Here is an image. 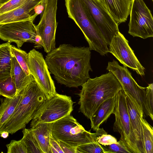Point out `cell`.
<instances>
[{
  "label": "cell",
  "instance_id": "obj_1",
  "mask_svg": "<svg viewBox=\"0 0 153 153\" xmlns=\"http://www.w3.org/2000/svg\"><path fill=\"white\" fill-rule=\"evenodd\" d=\"M89 47L61 44L48 53L45 61L49 70L58 83L69 88H78L90 78L92 71Z\"/></svg>",
  "mask_w": 153,
  "mask_h": 153
},
{
  "label": "cell",
  "instance_id": "obj_2",
  "mask_svg": "<svg viewBox=\"0 0 153 153\" xmlns=\"http://www.w3.org/2000/svg\"><path fill=\"white\" fill-rule=\"evenodd\" d=\"M82 86L78 94L79 111L90 120L101 104L115 96L123 89L118 79L110 71L99 77L89 78Z\"/></svg>",
  "mask_w": 153,
  "mask_h": 153
},
{
  "label": "cell",
  "instance_id": "obj_3",
  "mask_svg": "<svg viewBox=\"0 0 153 153\" xmlns=\"http://www.w3.org/2000/svg\"><path fill=\"white\" fill-rule=\"evenodd\" d=\"M47 99L33 77L22 90V96L8 121L1 130L12 134L25 127Z\"/></svg>",
  "mask_w": 153,
  "mask_h": 153
},
{
  "label": "cell",
  "instance_id": "obj_4",
  "mask_svg": "<svg viewBox=\"0 0 153 153\" xmlns=\"http://www.w3.org/2000/svg\"><path fill=\"white\" fill-rule=\"evenodd\" d=\"M68 17L83 33L90 50L102 56L108 53V45L82 0H65Z\"/></svg>",
  "mask_w": 153,
  "mask_h": 153
},
{
  "label": "cell",
  "instance_id": "obj_5",
  "mask_svg": "<svg viewBox=\"0 0 153 153\" xmlns=\"http://www.w3.org/2000/svg\"><path fill=\"white\" fill-rule=\"evenodd\" d=\"M107 133L103 128H99L95 133L86 131L71 114L53 123L51 131L56 141L61 140L75 148L97 141L98 137Z\"/></svg>",
  "mask_w": 153,
  "mask_h": 153
},
{
  "label": "cell",
  "instance_id": "obj_6",
  "mask_svg": "<svg viewBox=\"0 0 153 153\" xmlns=\"http://www.w3.org/2000/svg\"><path fill=\"white\" fill-rule=\"evenodd\" d=\"M74 102L71 97L57 93L45 101L35 113L31 128L39 123H54L68 115L73 110Z\"/></svg>",
  "mask_w": 153,
  "mask_h": 153
},
{
  "label": "cell",
  "instance_id": "obj_7",
  "mask_svg": "<svg viewBox=\"0 0 153 153\" xmlns=\"http://www.w3.org/2000/svg\"><path fill=\"white\" fill-rule=\"evenodd\" d=\"M116 97L115 105L113 113L115 120L113 130L120 134L121 137L119 140L131 153H140L131 128L126 94L123 90L119 91Z\"/></svg>",
  "mask_w": 153,
  "mask_h": 153
},
{
  "label": "cell",
  "instance_id": "obj_8",
  "mask_svg": "<svg viewBox=\"0 0 153 153\" xmlns=\"http://www.w3.org/2000/svg\"><path fill=\"white\" fill-rule=\"evenodd\" d=\"M38 15L35 13L28 19L0 25V39L10 43H16L18 48L26 42L34 44L37 35L36 25L33 21Z\"/></svg>",
  "mask_w": 153,
  "mask_h": 153
},
{
  "label": "cell",
  "instance_id": "obj_9",
  "mask_svg": "<svg viewBox=\"0 0 153 153\" xmlns=\"http://www.w3.org/2000/svg\"><path fill=\"white\" fill-rule=\"evenodd\" d=\"M128 33L143 39L153 37V18L143 0H132Z\"/></svg>",
  "mask_w": 153,
  "mask_h": 153
},
{
  "label": "cell",
  "instance_id": "obj_10",
  "mask_svg": "<svg viewBox=\"0 0 153 153\" xmlns=\"http://www.w3.org/2000/svg\"><path fill=\"white\" fill-rule=\"evenodd\" d=\"M106 69L114 75L121 85L125 92L131 97L143 111V117L148 116L145 99L146 87L139 86L127 68L120 66L115 60L108 62Z\"/></svg>",
  "mask_w": 153,
  "mask_h": 153
},
{
  "label": "cell",
  "instance_id": "obj_11",
  "mask_svg": "<svg viewBox=\"0 0 153 153\" xmlns=\"http://www.w3.org/2000/svg\"><path fill=\"white\" fill-rule=\"evenodd\" d=\"M58 0H48L36 25L37 35L41 39L42 47L48 53L56 48L55 35L58 22L56 13Z\"/></svg>",
  "mask_w": 153,
  "mask_h": 153
},
{
  "label": "cell",
  "instance_id": "obj_12",
  "mask_svg": "<svg viewBox=\"0 0 153 153\" xmlns=\"http://www.w3.org/2000/svg\"><path fill=\"white\" fill-rule=\"evenodd\" d=\"M27 66L33 76L44 92L47 100L57 93L54 82L42 53L34 49L28 53Z\"/></svg>",
  "mask_w": 153,
  "mask_h": 153
},
{
  "label": "cell",
  "instance_id": "obj_13",
  "mask_svg": "<svg viewBox=\"0 0 153 153\" xmlns=\"http://www.w3.org/2000/svg\"><path fill=\"white\" fill-rule=\"evenodd\" d=\"M109 45L119 31L118 25L100 0H82Z\"/></svg>",
  "mask_w": 153,
  "mask_h": 153
},
{
  "label": "cell",
  "instance_id": "obj_14",
  "mask_svg": "<svg viewBox=\"0 0 153 153\" xmlns=\"http://www.w3.org/2000/svg\"><path fill=\"white\" fill-rule=\"evenodd\" d=\"M108 52L111 53L126 67H128L141 76L145 75L144 68L140 63L128 41L118 31L114 36L109 45Z\"/></svg>",
  "mask_w": 153,
  "mask_h": 153
},
{
  "label": "cell",
  "instance_id": "obj_15",
  "mask_svg": "<svg viewBox=\"0 0 153 153\" xmlns=\"http://www.w3.org/2000/svg\"><path fill=\"white\" fill-rule=\"evenodd\" d=\"M125 94L131 126L137 147L140 153H145L141 122L143 111L131 97Z\"/></svg>",
  "mask_w": 153,
  "mask_h": 153
},
{
  "label": "cell",
  "instance_id": "obj_16",
  "mask_svg": "<svg viewBox=\"0 0 153 153\" xmlns=\"http://www.w3.org/2000/svg\"><path fill=\"white\" fill-rule=\"evenodd\" d=\"M41 0H27L22 5L10 11L0 14V25L31 18L32 11L39 4Z\"/></svg>",
  "mask_w": 153,
  "mask_h": 153
},
{
  "label": "cell",
  "instance_id": "obj_17",
  "mask_svg": "<svg viewBox=\"0 0 153 153\" xmlns=\"http://www.w3.org/2000/svg\"><path fill=\"white\" fill-rule=\"evenodd\" d=\"M118 25L125 22L129 15L132 0H100Z\"/></svg>",
  "mask_w": 153,
  "mask_h": 153
},
{
  "label": "cell",
  "instance_id": "obj_18",
  "mask_svg": "<svg viewBox=\"0 0 153 153\" xmlns=\"http://www.w3.org/2000/svg\"><path fill=\"white\" fill-rule=\"evenodd\" d=\"M116 101L115 96L106 100L99 106L90 119L91 128L94 131L98 129L100 125L113 114Z\"/></svg>",
  "mask_w": 153,
  "mask_h": 153
},
{
  "label": "cell",
  "instance_id": "obj_19",
  "mask_svg": "<svg viewBox=\"0 0 153 153\" xmlns=\"http://www.w3.org/2000/svg\"><path fill=\"white\" fill-rule=\"evenodd\" d=\"M53 123H39L31 128L43 153H51L50 135Z\"/></svg>",
  "mask_w": 153,
  "mask_h": 153
},
{
  "label": "cell",
  "instance_id": "obj_20",
  "mask_svg": "<svg viewBox=\"0 0 153 153\" xmlns=\"http://www.w3.org/2000/svg\"><path fill=\"white\" fill-rule=\"evenodd\" d=\"M22 90L13 98L5 97L0 105V134L1 130L13 114L21 100Z\"/></svg>",
  "mask_w": 153,
  "mask_h": 153
},
{
  "label": "cell",
  "instance_id": "obj_21",
  "mask_svg": "<svg viewBox=\"0 0 153 153\" xmlns=\"http://www.w3.org/2000/svg\"><path fill=\"white\" fill-rule=\"evenodd\" d=\"M10 43L0 44V81L4 80L11 74L12 64Z\"/></svg>",
  "mask_w": 153,
  "mask_h": 153
},
{
  "label": "cell",
  "instance_id": "obj_22",
  "mask_svg": "<svg viewBox=\"0 0 153 153\" xmlns=\"http://www.w3.org/2000/svg\"><path fill=\"white\" fill-rule=\"evenodd\" d=\"M11 54L12 64L10 75L15 82L17 94L28 84L33 76L31 74L27 75L25 73L15 56L12 53Z\"/></svg>",
  "mask_w": 153,
  "mask_h": 153
},
{
  "label": "cell",
  "instance_id": "obj_23",
  "mask_svg": "<svg viewBox=\"0 0 153 153\" xmlns=\"http://www.w3.org/2000/svg\"><path fill=\"white\" fill-rule=\"evenodd\" d=\"M23 134L21 139L24 142L27 153H43L32 130L25 128L23 129Z\"/></svg>",
  "mask_w": 153,
  "mask_h": 153
},
{
  "label": "cell",
  "instance_id": "obj_24",
  "mask_svg": "<svg viewBox=\"0 0 153 153\" xmlns=\"http://www.w3.org/2000/svg\"><path fill=\"white\" fill-rule=\"evenodd\" d=\"M141 122L145 153H153V127L143 117Z\"/></svg>",
  "mask_w": 153,
  "mask_h": 153
},
{
  "label": "cell",
  "instance_id": "obj_25",
  "mask_svg": "<svg viewBox=\"0 0 153 153\" xmlns=\"http://www.w3.org/2000/svg\"><path fill=\"white\" fill-rule=\"evenodd\" d=\"M16 86L13 79L10 76L6 79L0 81V94L8 98H13L17 94Z\"/></svg>",
  "mask_w": 153,
  "mask_h": 153
},
{
  "label": "cell",
  "instance_id": "obj_26",
  "mask_svg": "<svg viewBox=\"0 0 153 153\" xmlns=\"http://www.w3.org/2000/svg\"><path fill=\"white\" fill-rule=\"evenodd\" d=\"M10 49L11 53L15 56L22 69L27 75H30V74L27 64L28 53L12 45H11Z\"/></svg>",
  "mask_w": 153,
  "mask_h": 153
},
{
  "label": "cell",
  "instance_id": "obj_27",
  "mask_svg": "<svg viewBox=\"0 0 153 153\" xmlns=\"http://www.w3.org/2000/svg\"><path fill=\"white\" fill-rule=\"evenodd\" d=\"M76 150L77 153H106L102 145L97 141L79 146Z\"/></svg>",
  "mask_w": 153,
  "mask_h": 153
},
{
  "label": "cell",
  "instance_id": "obj_28",
  "mask_svg": "<svg viewBox=\"0 0 153 153\" xmlns=\"http://www.w3.org/2000/svg\"><path fill=\"white\" fill-rule=\"evenodd\" d=\"M145 102L148 114L151 120H153V84H149L146 87Z\"/></svg>",
  "mask_w": 153,
  "mask_h": 153
},
{
  "label": "cell",
  "instance_id": "obj_29",
  "mask_svg": "<svg viewBox=\"0 0 153 153\" xmlns=\"http://www.w3.org/2000/svg\"><path fill=\"white\" fill-rule=\"evenodd\" d=\"M6 146L8 153H27L25 146L21 139L11 140Z\"/></svg>",
  "mask_w": 153,
  "mask_h": 153
},
{
  "label": "cell",
  "instance_id": "obj_30",
  "mask_svg": "<svg viewBox=\"0 0 153 153\" xmlns=\"http://www.w3.org/2000/svg\"><path fill=\"white\" fill-rule=\"evenodd\" d=\"M102 146L106 153H131L120 140L116 143Z\"/></svg>",
  "mask_w": 153,
  "mask_h": 153
},
{
  "label": "cell",
  "instance_id": "obj_31",
  "mask_svg": "<svg viewBox=\"0 0 153 153\" xmlns=\"http://www.w3.org/2000/svg\"><path fill=\"white\" fill-rule=\"evenodd\" d=\"M27 0H10L0 4V14L14 10L23 4Z\"/></svg>",
  "mask_w": 153,
  "mask_h": 153
},
{
  "label": "cell",
  "instance_id": "obj_32",
  "mask_svg": "<svg viewBox=\"0 0 153 153\" xmlns=\"http://www.w3.org/2000/svg\"><path fill=\"white\" fill-rule=\"evenodd\" d=\"M97 142L102 146H106L116 143L117 141V139L113 136L107 133L102 134L97 139Z\"/></svg>",
  "mask_w": 153,
  "mask_h": 153
},
{
  "label": "cell",
  "instance_id": "obj_33",
  "mask_svg": "<svg viewBox=\"0 0 153 153\" xmlns=\"http://www.w3.org/2000/svg\"><path fill=\"white\" fill-rule=\"evenodd\" d=\"M50 148L51 153H64L58 142L53 137L51 133L50 135Z\"/></svg>",
  "mask_w": 153,
  "mask_h": 153
},
{
  "label": "cell",
  "instance_id": "obj_34",
  "mask_svg": "<svg viewBox=\"0 0 153 153\" xmlns=\"http://www.w3.org/2000/svg\"><path fill=\"white\" fill-rule=\"evenodd\" d=\"M64 153H77L76 148L60 140L57 141Z\"/></svg>",
  "mask_w": 153,
  "mask_h": 153
},
{
  "label": "cell",
  "instance_id": "obj_35",
  "mask_svg": "<svg viewBox=\"0 0 153 153\" xmlns=\"http://www.w3.org/2000/svg\"><path fill=\"white\" fill-rule=\"evenodd\" d=\"M35 48H39L42 47V44L41 39L40 36L37 35L35 39V43H34Z\"/></svg>",
  "mask_w": 153,
  "mask_h": 153
},
{
  "label": "cell",
  "instance_id": "obj_36",
  "mask_svg": "<svg viewBox=\"0 0 153 153\" xmlns=\"http://www.w3.org/2000/svg\"><path fill=\"white\" fill-rule=\"evenodd\" d=\"M9 133L6 131H3L0 134V137L4 138H7L8 136Z\"/></svg>",
  "mask_w": 153,
  "mask_h": 153
},
{
  "label": "cell",
  "instance_id": "obj_37",
  "mask_svg": "<svg viewBox=\"0 0 153 153\" xmlns=\"http://www.w3.org/2000/svg\"><path fill=\"white\" fill-rule=\"evenodd\" d=\"M41 2L40 5H42L43 9H44L46 5L48 0H41Z\"/></svg>",
  "mask_w": 153,
  "mask_h": 153
},
{
  "label": "cell",
  "instance_id": "obj_38",
  "mask_svg": "<svg viewBox=\"0 0 153 153\" xmlns=\"http://www.w3.org/2000/svg\"><path fill=\"white\" fill-rule=\"evenodd\" d=\"M10 0H0V4H2Z\"/></svg>",
  "mask_w": 153,
  "mask_h": 153
},
{
  "label": "cell",
  "instance_id": "obj_39",
  "mask_svg": "<svg viewBox=\"0 0 153 153\" xmlns=\"http://www.w3.org/2000/svg\"><path fill=\"white\" fill-rule=\"evenodd\" d=\"M152 0V1H153V0Z\"/></svg>",
  "mask_w": 153,
  "mask_h": 153
},
{
  "label": "cell",
  "instance_id": "obj_40",
  "mask_svg": "<svg viewBox=\"0 0 153 153\" xmlns=\"http://www.w3.org/2000/svg\"><path fill=\"white\" fill-rule=\"evenodd\" d=\"M1 96V95L0 94V96Z\"/></svg>",
  "mask_w": 153,
  "mask_h": 153
}]
</instances>
